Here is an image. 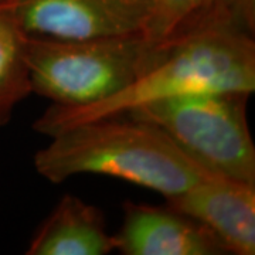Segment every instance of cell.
Returning <instances> with one entry per match:
<instances>
[{"label":"cell","instance_id":"obj_10","mask_svg":"<svg viewBox=\"0 0 255 255\" xmlns=\"http://www.w3.org/2000/svg\"><path fill=\"white\" fill-rule=\"evenodd\" d=\"M31 92L23 34L9 9L0 6V127L9 122L16 105Z\"/></svg>","mask_w":255,"mask_h":255},{"label":"cell","instance_id":"obj_5","mask_svg":"<svg viewBox=\"0 0 255 255\" xmlns=\"http://www.w3.org/2000/svg\"><path fill=\"white\" fill-rule=\"evenodd\" d=\"M21 34L85 40L142 33L145 16L118 0H11L4 4Z\"/></svg>","mask_w":255,"mask_h":255},{"label":"cell","instance_id":"obj_2","mask_svg":"<svg viewBox=\"0 0 255 255\" xmlns=\"http://www.w3.org/2000/svg\"><path fill=\"white\" fill-rule=\"evenodd\" d=\"M51 139L34 156L36 170L51 183L75 174H105L170 197L214 174L160 128L128 115L81 122Z\"/></svg>","mask_w":255,"mask_h":255},{"label":"cell","instance_id":"obj_11","mask_svg":"<svg viewBox=\"0 0 255 255\" xmlns=\"http://www.w3.org/2000/svg\"><path fill=\"white\" fill-rule=\"evenodd\" d=\"M118 1L122 3V4H125V6H128V7H130V9L139 11L140 14L145 16L146 20L149 11L152 9V6H153V1L155 0H118Z\"/></svg>","mask_w":255,"mask_h":255},{"label":"cell","instance_id":"obj_9","mask_svg":"<svg viewBox=\"0 0 255 255\" xmlns=\"http://www.w3.org/2000/svg\"><path fill=\"white\" fill-rule=\"evenodd\" d=\"M255 0H155L142 34L166 47L200 30L240 23L254 26Z\"/></svg>","mask_w":255,"mask_h":255},{"label":"cell","instance_id":"obj_3","mask_svg":"<svg viewBox=\"0 0 255 255\" xmlns=\"http://www.w3.org/2000/svg\"><path fill=\"white\" fill-rule=\"evenodd\" d=\"M31 91L61 107H85L107 100L159 60L163 47L142 33L85 40L23 36Z\"/></svg>","mask_w":255,"mask_h":255},{"label":"cell","instance_id":"obj_4","mask_svg":"<svg viewBox=\"0 0 255 255\" xmlns=\"http://www.w3.org/2000/svg\"><path fill=\"white\" fill-rule=\"evenodd\" d=\"M248 94L203 92L155 101L128 111L160 128L176 145L227 179L255 184V146L247 121Z\"/></svg>","mask_w":255,"mask_h":255},{"label":"cell","instance_id":"obj_6","mask_svg":"<svg viewBox=\"0 0 255 255\" xmlns=\"http://www.w3.org/2000/svg\"><path fill=\"white\" fill-rule=\"evenodd\" d=\"M166 203L209 228L227 253L254 255L255 184L211 174L180 194L166 197Z\"/></svg>","mask_w":255,"mask_h":255},{"label":"cell","instance_id":"obj_1","mask_svg":"<svg viewBox=\"0 0 255 255\" xmlns=\"http://www.w3.org/2000/svg\"><path fill=\"white\" fill-rule=\"evenodd\" d=\"M254 28L228 23L200 30L163 47V53L127 88L85 107L53 104L33 129L54 136L67 128L91 119L127 114L136 107L187 94L255 90Z\"/></svg>","mask_w":255,"mask_h":255},{"label":"cell","instance_id":"obj_8","mask_svg":"<svg viewBox=\"0 0 255 255\" xmlns=\"http://www.w3.org/2000/svg\"><path fill=\"white\" fill-rule=\"evenodd\" d=\"M115 250V238L105 228L95 206L67 194L37 230L27 255H105Z\"/></svg>","mask_w":255,"mask_h":255},{"label":"cell","instance_id":"obj_7","mask_svg":"<svg viewBox=\"0 0 255 255\" xmlns=\"http://www.w3.org/2000/svg\"><path fill=\"white\" fill-rule=\"evenodd\" d=\"M115 250L125 255L228 254L209 228L177 210L124 203V223Z\"/></svg>","mask_w":255,"mask_h":255},{"label":"cell","instance_id":"obj_12","mask_svg":"<svg viewBox=\"0 0 255 255\" xmlns=\"http://www.w3.org/2000/svg\"><path fill=\"white\" fill-rule=\"evenodd\" d=\"M10 1H11V0H0V6H4V4H7Z\"/></svg>","mask_w":255,"mask_h":255}]
</instances>
